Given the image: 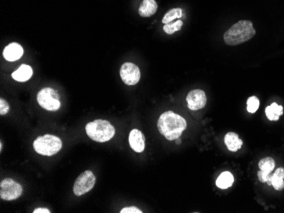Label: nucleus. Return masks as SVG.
Instances as JSON below:
<instances>
[{
  "mask_svg": "<svg viewBox=\"0 0 284 213\" xmlns=\"http://www.w3.org/2000/svg\"><path fill=\"white\" fill-rule=\"evenodd\" d=\"M182 26H183V22L181 20H178L173 23H168V24L164 25L163 27V31L165 32L168 35H171L176 32H178L180 30L182 29Z\"/></svg>",
  "mask_w": 284,
  "mask_h": 213,
  "instance_id": "obj_20",
  "label": "nucleus"
},
{
  "mask_svg": "<svg viewBox=\"0 0 284 213\" xmlns=\"http://www.w3.org/2000/svg\"><path fill=\"white\" fill-rule=\"evenodd\" d=\"M275 161L271 157H265L259 162L260 171L258 172V178L261 183H266L268 179L272 175V172L275 169Z\"/></svg>",
  "mask_w": 284,
  "mask_h": 213,
  "instance_id": "obj_10",
  "label": "nucleus"
},
{
  "mask_svg": "<svg viewBox=\"0 0 284 213\" xmlns=\"http://www.w3.org/2000/svg\"><path fill=\"white\" fill-rule=\"evenodd\" d=\"M24 50L19 43H11L4 49L3 55L8 61H16L22 58Z\"/></svg>",
  "mask_w": 284,
  "mask_h": 213,
  "instance_id": "obj_12",
  "label": "nucleus"
},
{
  "mask_svg": "<svg viewBox=\"0 0 284 213\" xmlns=\"http://www.w3.org/2000/svg\"><path fill=\"white\" fill-rule=\"evenodd\" d=\"M224 141H225V145L228 150L233 152H236L238 150H240L244 145V142L239 138L238 135L236 132H230L226 133L224 138Z\"/></svg>",
  "mask_w": 284,
  "mask_h": 213,
  "instance_id": "obj_15",
  "label": "nucleus"
},
{
  "mask_svg": "<svg viewBox=\"0 0 284 213\" xmlns=\"http://www.w3.org/2000/svg\"><path fill=\"white\" fill-rule=\"evenodd\" d=\"M182 12L183 11H182L181 8L172 9L171 11H168L165 14L164 17L162 18V23L163 24H168V23H171V22H173L177 18H181V17H182Z\"/></svg>",
  "mask_w": 284,
  "mask_h": 213,
  "instance_id": "obj_19",
  "label": "nucleus"
},
{
  "mask_svg": "<svg viewBox=\"0 0 284 213\" xmlns=\"http://www.w3.org/2000/svg\"><path fill=\"white\" fill-rule=\"evenodd\" d=\"M271 186L278 191L284 189V168L279 167L271 176Z\"/></svg>",
  "mask_w": 284,
  "mask_h": 213,
  "instance_id": "obj_17",
  "label": "nucleus"
},
{
  "mask_svg": "<svg viewBox=\"0 0 284 213\" xmlns=\"http://www.w3.org/2000/svg\"><path fill=\"white\" fill-rule=\"evenodd\" d=\"M176 143H177V145H181V143H182V140H181V138H177V139H176Z\"/></svg>",
  "mask_w": 284,
  "mask_h": 213,
  "instance_id": "obj_25",
  "label": "nucleus"
},
{
  "mask_svg": "<svg viewBox=\"0 0 284 213\" xmlns=\"http://www.w3.org/2000/svg\"><path fill=\"white\" fill-rule=\"evenodd\" d=\"M121 79L125 84L133 86L138 84L141 79V70L137 65L133 63L126 62L120 69Z\"/></svg>",
  "mask_w": 284,
  "mask_h": 213,
  "instance_id": "obj_8",
  "label": "nucleus"
},
{
  "mask_svg": "<svg viewBox=\"0 0 284 213\" xmlns=\"http://www.w3.org/2000/svg\"><path fill=\"white\" fill-rule=\"evenodd\" d=\"M33 74V70L30 65H21L16 72L12 73V79L20 83H24L29 80Z\"/></svg>",
  "mask_w": 284,
  "mask_h": 213,
  "instance_id": "obj_13",
  "label": "nucleus"
},
{
  "mask_svg": "<svg viewBox=\"0 0 284 213\" xmlns=\"http://www.w3.org/2000/svg\"><path fill=\"white\" fill-rule=\"evenodd\" d=\"M10 111V106H9L8 103L6 102V100L4 99L0 100V115L4 116L8 113Z\"/></svg>",
  "mask_w": 284,
  "mask_h": 213,
  "instance_id": "obj_22",
  "label": "nucleus"
},
{
  "mask_svg": "<svg viewBox=\"0 0 284 213\" xmlns=\"http://www.w3.org/2000/svg\"><path fill=\"white\" fill-rule=\"evenodd\" d=\"M85 131L89 138L99 143L111 140L116 132L113 126L105 120H95L89 122L85 127Z\"/></svg>",
  "mask_w": 284,
  "mask_h": 213,
  "instance_id": "obj_3",
  "label": "nucleus"
},
{
  "mask_svg": "<svg viewBox=\"0 0 284 213\" xmlns=\"http://www.w3.org/2000/svg\"><path fill=\"white\" fill-rule=\"evenodd\" d=\"M143 211L140 210L136 206H129V207L123 208L120 213H142Z\"/></svg>",
  "mask_w": 284,
  "mask_h": 213,
  "instance_id": "obj_23",
  "label": "nucleus"
},
{
  "mask_svg": "<svg viewBox=\"0 0 284 213\" xmlns=\"http://www.w3.org/2000/svg\"><path fill=\"white\" fill-rule=\"evenodd\" d=\"M129 143L133 151L137 153H141L145 150L146 138L140 130L133 129L129 136Z\"/></svg>",
  "mask_w": 284,
  "mask_h": 213,
  "instance_id": "obj_11",
  "label": "nucleus"
},
{
  "mask_svg": "<svg viewBox=\"0 0 284 213\" xmlns=\"http://www.w3.org/2000/svg\"><path fill=\"white\" fill-rule=\"evenodd\" d=\"M256 31L250 21H240L233 25V27L224 34L225 43L230 46H235L245 43L255 37Z\"/></svg>",
  "mask_w": 284,
  "mask_h": 213,
  "instance_id": "obj_2",
  "label": "nucleus"
},
{
  "mask_svg": "<svg viewBox=\"0 0 284 213\" xmlns=\"http://www.w3.org/2000/svg\"><path fill=\"white\" fill-rule=\"evenodd\" d=\"M63 148V142L56 136L45 134L39 136L33 142V149L38 154L51 157Z\"/></svg>",
  "mask_w": 284,
  "mask_h": 213,
  "instance_id": "obj_4",
  "label": "nucleus"
},
{
  "mask_svg": "<svg viewBox=\"0 0 284 213\" xmlns=\"http://www.w3.org/2000/svg\"><path fill=\"white\" fill-rule=\"evenodd\" d=\"M37 100L38 105L46 111H58L62 105L58 93L51 88L41 89L37 95Z\"/></svg>",
  "mask_w": 284,
  "mask_h": 213,
  "instance_id": "obj_5",
  "label": "nucleus"
},
{
  "mask_svg": "<svg viewBox=\"0 0 284 213\" xmlns=\"http://www.w3.org/2000/svg\"><path fill=\"white\" fill-rule=\"evenodd\" d=\"M187 121L173 111L162 113L157 121V128L168 140H176L187 128Z\"/></svg>",
  "mask_w": 284,
  "mask_h": 213,
  "instance_id": "obj_1",
  "label": "nucleus"
},
{
  "mask_svg": "<svg viewBox=\"0 0 284 213\" xmlns=\"http://www.w3.org/2000/svg\"><path fill=\"white\" fill-rule=\"evenodd\" d=\"M187 106L191 111H198L205 107L207 97L205 93L201 89L192 90L187 96Z\"/></svg>",
  "mask_w": 284,
  "mask_h": 213,
  "instance_id": "obj_9",
  "label": "nucleus"
},
{
  "mask_svg": "<svg viewBox=\"0 0 284 213\" xmlns=\"http://www.w3.org/2000/svg\"><path fill=\"white\" fill-rule=\"evenodd\" d=\"M265 115L270 121H278L279 117L283 114V107L276 103H272L267 106L265 110Z\"/></svg>",
  "mask_w": 284,
  "mask_h": 213,
  "instance_id": "obj_16",
  "label": "nucleus"
},
{
  "mask_svg": "<svg viewBox=\"0 0 284 213\" xmlns=\"http://www.w3.org/2000/svg\"><path fill=\"white\" fill-rule=\"evenodd\" d=\"M234 183V177L230 172H224L217 178L215 184L219 189H226L230 188Z\"/></svg>",
  "mask_w": 284,
  "mask_h": 213,
  "instance_id": "obj_18",
  "label": "nucleus"
},
{
  "mask_svg": "<svg viewBox=\"0 0 284 213\" xmlns=\"http://www.w3.org/2000/svg\"><path fill=\"white\" fill-rule=\"evenodd\" d=\"M259 107H260V100L256 96H251L248 99L247 111H249V113H255Z\"/></svg>",
  "mask_w": 284,
  "mask_h": 213,
  "instance_id": "obj_21",
  "label": "nucleus"
},
{
  "mask_svg": "<svg viewBox=\"0 0 284 213\" xmlns=\"http://www.w3.org/2000/svg\"><path fill=\"white\" fill-rule=\"evenodd\" d=\"M33 213H49V211L48 209L46 208H37L35 210H33Z\"/></svg>",
  "mask_w": 284,
  "mask_h": 213,
  "instance_id": "obj_24",
  "label": "nucleus"
},
{
  "mask_svg": "<svg viewBox=\"0 0 284 213\" xmlns=\"http://www.w3.org/2000/svg\"><path fill=\"white\" fill-rule=\"evenodd\" d=\"M22 185L12 178H6L0 184V197L7 201L17 200L22 195Z\"/></svg>",
  "mask_w": 284,
  "mask_h": 213,
  "instance_id": "obj_6",
  "label": "nucleus"
},
{
  "mask_svg": "<svg viewBox=\"0 0 284 213\" xmlns=\"http://www.w3.org/2000/svg\"><path fill=\"white\" fill-rule=\"evenodd\" d=\"M157 11V4L155 0H143L139 8V15L141 17H150Z\"/></svg>",
  "mask_w": 284,
  "mask_h": 213,
  "instance_id": "obj_14",
  "label": "nucleus"
},
{
  "mask_svg": "<svg viewBox=\"0 0 284 213\" xmlns=\"http://www.w3.org/2000/svg\"><path fill=\"white\" fill-rule=\"evenodd\" d=\"M95 178L94 173L91 171H85L78 177L74 185H73V193L77 196H81L90 191L94 188L95 184Z\"/></svg>",
  "mask_w": 284,
  "mask_h": 213,
  "instance_id": "obj_7",
  "label": "nucleus"
}]
</instances>
